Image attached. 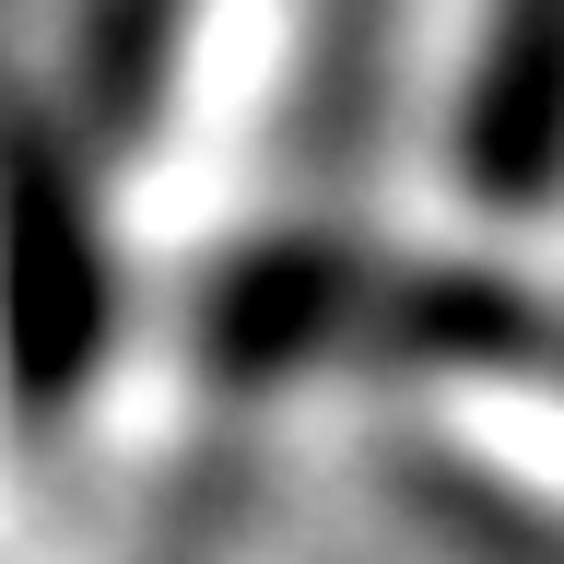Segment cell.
Masks as SVG:
<instances>
[{"label":"cell","instance_id":"obj_1","mask_svg":"<svg viewBox=\"0 0 564 564\" xmlns=\"http://www.w3.org/2000/svg\"><path fill=\"white\" fill-rule=\"evenodd\" d=\"M106 317H118V282H106L83 176L59 165V141L0 130V377L24 423H59L95 388Z\"/></svg>","mask_w":564,"mask_h":564},{"label":"cell","instance_id":"obj_2","mask_svg":"<svg viewBox=\"0 0 564 564\" xmlns=\"http://www.w3.org/2000/svg\"><path fill=\"white\" fill-rule=\"evenodd\" d=\"M458 153L482 176V200L529 212L564 188V0H506L458 118Z\"/></svg>","mask_w":564,"mask_h":564}]
</instances>
